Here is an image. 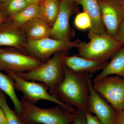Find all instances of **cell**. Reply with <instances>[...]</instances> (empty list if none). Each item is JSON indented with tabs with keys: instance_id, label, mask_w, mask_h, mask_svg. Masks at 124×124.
Listing matches in <instances>:
<instances>
[{
	"instance_id": "obj_1",
	"label": "cell",
	"mask_w": 124,
	"mask_h": 124,
	"mask_svg": "<svg viewBox=\"0 0 124 124\" xmlns=\"http://www.w3.org/2000/svg\"><path fill=\"white\" fill-rule=\"evenodd\" d=\"M63 66L64 77L55 87L54 95L65 104L88 111L89 73H73Z\"/></svg>"
},
{
	"instance_id": "obj_2",
	"label": "cell",
	"mask_w": 124,
	"mask_h": 124,
	"mask_svg": "<svg viewBox=\"0 0 124 124\" xmlns=\"http://www.w3.org/2000/svg\"><path fill=\"white\" fill-rule=\"evenodd\" d=\"M68 54V50L59 51L36 68L27 72L15 73L23 79L45 84L48 88L49 93L54 95L55 87L64 77L62 59Z\"/></svg>"
},
{
	"instance_id": "obj_3",
	"label": "cell",
	"mask_w": 124,
	"mask_h": 124,
	"mask_svg": "<svg viewBox=\"0 0 124 124\" xmlns=\"http://www.w3.org/2000/svg\"><path fill=\"white\" fill-rule=\"evenodd\" d=\"M88 37L89 41H81L77 48L79 56L90 60L108 62L123 46L107 32L98 33L89 30Z\"/></svg>"
},
{
	"instance_id": "obj_4",
	"label": "cell",
	"mask_w": 124,
	"mask_h": 124,
	"mask_svg": "<svg viewBox=\"0 0 124 124\" xmlns=\"http://www.w3.org/2000/svg\"><path fill=\"white\" fill-rule=\"evenodd\" d=\"M21 101L22 113L19 118L24 122L36 124H70L75 118V114L65 110L59 106L43 108L23 99Z\"/></svg>"
},
{
	"instance_id": "obj_5",
	"label": "cell",
	"mask_w": 124,
	"mask_h": 124,
	"mask_svg": "<svg viewBox=\"0 0 124 124\" xmlns=\"http://www.w3.org/2000/svg\"><path fill=\"white\" fill-rule=\"evenodd\" d=\"M6 72L13 80L15 90L22 93L23 99L35 104L39 100H47L57 104L65 110L74 114L76 113L77 110L74 107L65 104L55 95L49 93L48 88L45 84L23 79L12 72Z\"/></svg>"
},
{
	"instance_id": "obj_6",
	"label": "cell",
	"mask_w": 124,
	"mask_h": 124,
	"mask_svg": "<svg viewBox=\"0 0 124 124\" xmlns=\"http://www.w3.org/2000/svg\"><path fill=\"white\" fill-rule=\"evenodd\" d=\"M80 42L78 39L72 41L50 37L37 40L27 41L24 44L23 53L44 62L57 52L77 48Z\"/></svg>"
},
{
	"instance_id": "obj_7",
	"label": "cell",
	"mask_w": 124,
	"mask_h": 124,
	"mask_svg": "<svg viewBox=\"0 0 124 124\" xmlns=\"http://www.w3.org/2000/svg\"><path fill=\"white\" fill-rule=\"evenodd\" d=\"M95 91L104 98L117 112L124 109V78L108 76L93 82Z\"/></svg>"
},
{
	"instance_id": "obj_8",
	"label": "cell",
	"mask_w": 124,
	"mask_h": 124,
	"mask_svg": "<svg viewBox=\"0 0 124 124\" xmlns=\"http://www.w3.org/2000/svg\"><path fill=\"white\" fill-rule=\"evenodd\" d=\"M44 62L19 51L5 49L0 53V70L15 73L27 72L36 68Z\"/></svg>"
},
{
	"instance_id": "obj_9",
	"label": "cell",
	"mask_w": 124,
	"mask_h": 124,
	"mask_svg": "<svg viewBox=\"0 0 124 124\" xmlns=\"http://www.w3.org/2000/svg\"><path fill=\"white\" fill-rule=\"evenodd\" d=\"M78 4L66 0L60 1L57 17L51 28V38L57 39L71 40L75 32L70 27V19L73 14L78 13Z\"/></svg>"
},
{
	"instance_id": "obj_10",
	"label": "cell",
	"mask_w": 124,
	"mask_h": 124,
	"mask_svg": "<svg viewBox=\"0 0 124 124\" xmlns=\"http://www.w3.org/2000/svg\"><path fill=\"white\" fill-rule=\"evenodd\" d=\"M89 83L88 111L94 113L103 124H114L117 112L94 89L93 80L90 74Z\"/></svg>"
},
{
	"instance_id": "obj_11",
	"label": "cell",
	"mask_w": 124,
	"mask_h": 124,
	"mask_svg": "<svg viewBox=\"0 0 124 124\" xmlns=\"http://www.w3.org/2000/svg\"><path fill=\"white\" fill-rule=\"evenodd\" d=\"M98 0L102 22L106 31L114 37L124 17V8L117 1Z\"/></svg>"
},
{
	"instance_id": "obj_12",
	"label": "cell",
	"mask_w": 124,
	"mask_h": 124,
	"mask_svg": "<svg viewBox=\"0 0 124 124\" xmlns=\"http://www.w3.org/2000/svg\"><path fill=\"white\" fill-rule=\"evenodd\" d=\"M27 41L20 28L11 20L7 18L0 23V46L13 47L23 53L24 44Z\"/></svg>"
},
{
	"instance_id": "obj_13",
	"label": "cell",
	"mask_w": 124,
	"mask_h": 124,
	"mask_svg": "<svg viewBox=\"0 0 124 124\" xmlns=\"http://www.w3.org/2000/svg\"><path fill=\"white\" fill-rule=\"evenodd\" d=\"M108 62L94 61L79 55H67L62 59V64L67 69L77 74L94 73L102 70Z\"/></svg>"
},
{
	"instance_id": "obj_14",
	"label": "cell",
	"mask_w": 124,
	"mask_h": 124,
	"mask_svg": "<svg viewBox=\"0 0 124 124\" xmlns=\"http://www.w3.org/2000/svg\"><path fill=\"white\" fill-rule=\"evenodd\" d=\"M20 28L27 41L37 40L50 37L51 27L38 17L29 20Z\"/></svg>"
},
{
	"instance_id": "obj_15",
	"label": "cell",
	"mask_w": 124,
	"mask_h": 124,
	"mask_svg": "<svg viewBox=\"0 0 124 124\" xmlns=\"http://www.w3.org/2000/svg\"><path fill=\"white\" fill-rule=\"evenodd\" d=\"M75 2L82 6L91 18L92 28L90 30L97 33L106 32L102 22L98 0H75Z\"/></svg>"
},
{
	"instance_id": "obj_16",
	"label": "cell",
	"mask_w": 124,
	"mask_h": 124,
	"mask_svg": "<svg viewBox=\"0 0 124 124\" xmlns=\"http://www.w3.org/2000/svg\"><path fill=\"white\" fill-rule=\"evenodd\" d=\"M111 75L124 78V46L113 55L101 72L94 78L93 82Z\"/></svg>"
},
{
	"instance_id": "obj_17",
	"label": "cell",
	"mask_w": 124,
	"mask_h": 124,
	"mask_svg": "<svg viewBox=\"0 0 124 124\" xmlns=\"http://www.w3.org/2000/svg\"><path fill=\"white\" fill-rule=\"evenodd\" d=\"M60 2V0H44L40 3L38 18L44 20L51 28L59 13Z\"/></svg>"
},
{
	"instance_id": "obj_18",
	"label": "cell",
	"mask_w": 124,
	"mask_h": 124,
	"mask_svg": "<svg viewBox=\"0 0 124 124\" xmlns=\"http://www.w3.org/2000/svg\"><path fill=\"white\" fill-rule=\"evenodd\" d=\"M0 90L9 97L14 107V111L19 117L22 113L21 101L18 98L15 93L13 82L11 77L3 74L0 70Z\"/></svg>"
},
{
	"instance_id": "obj_19",
	"label": "cell",
	"mask_w": 124,
	"mask_h": 124,
	"mask_svg": "<svg viewBox=\"0 0 124 124\" xmlns=\"http://www.w3.org/2000/svg\"><path fill=\"white\" fill-rule=\"evenodd\" d=\"M40 4L35 2L30 4L17 13L7 18L17 26L20 28L29 20L38 17L40 12Z\"/></svg>"
},
{
	"instance_id": "obj_20",
	"label": "cell",
	"mask_w": 124,
	"mask_h": 124,
	"mask_svg": "<svg viewBox=\"0 0 124 124\" xmlns=\"http://www.w3.org/2000/svg\"><path fill=\"white\" fill-rule=\"evenodd\" d=\"M3 3V10L0 13L7 18L17 13L30 4L24 0H7Z\"/></svg>"
},
{
	"instance_id": "obj_21",
	"label": "cell",
	"mask_w": 124,
	"mask_h": 124,
	"mask_svg": "<svg viewBox=\"0 0 124 124\" xmlns=\"http://www.w3.org/2000/svg\"><path fill=\"white\" fill-rule=\"evenodd\" d=\"M74 23L77 28L81 31L89 30L92 28L91 18L85 11L77 15L74 19Z\"/></svg>"
},
{
	"instance_id": "obj_22",
	"label": "cell",
	"mask_w": 124,
	"mask_h": 124,
	"mask_svg": "<svg viewBox=\"0 0 124 124\" xmlns=\"http://www.w3.org/2000/svg\"><path fill=\"white\" fill-rule=\"evenodd\" d=\"M70 124H86L85 111L77 109L74 119Z\"/></svg>"
},
{
	"instance_id": "obj_23",
	"label": "cell",
	"mask_w": 124,
	"mask_h": 124,
	"mask_svg": "<svg viewBox=\"0 0 124 124\" xmlns=\"http://www.w3.org/2000/svg\"><path fill=\"white\" fill-rule=\"evenodd\" d=\"M114 38L124 46V17Z\"/></svg>"
},
{
	"instance_id": "obj_24",
	"label": "cell",
	"mask_w": 124,
	"mask_h": 124,
	"mask_svg": "<svg viewBox=\"0 0 124 124\" xmlns=\"http://www.w3.org/2000/svg\"><path fill=\"white\" fill-rule=\"evenodd\" d=\"M86 124H103L95 116L93 115L88 111H85Z\"/></svg>"
},
{
	"instance_id": "obj_25",
	"label": "cell",
	"mask_w": 124,
	"mask_h": 124,
	"mask_svg": "<svg viewBox=\"0 0 124 124\" xmlns=\"http://www.w3.org/2000/svg\"><path fill=\"white\" fill-rule=\"evenodd\" d=\"M114 124H124V109L117 112Z\"/></svg>"
},
{
	"instance_id": "obj_26",
	"label": "cell",
	"mask_w": 124,
	"mask_h": 124,
	"mask_svg": "<svg viewBox=\"0 0 124 124\" xmlns=\"http://www.w3.org/2000/svg\"><path fill=\"white\" fill-rule=\"evenodd\" d=\"M0 124H8L4 112L0 107Z\"/></svg>"
},
{
	"instance_id": "obj_27",
	"label": "cell",
	"mask_w": 124,
	"mask_h": 124,
	"mask_svg": "<svg viewBox=\"0 0 124 124\" xmlns=\"http://www.w3.org/2000/svg\"><path fill=\"white\" fill-rule=\"evenodd\" d=\"M7 18L5 17L2 14L0 13V23H1L7 19Z\"/></svg>"
},
{
	"instance_id": "obj_28",
	"label": "cell",
	"mask_w": 124,
	"mask_h": 124,
	"mask_svg": "<svg viewBox=\"0 0 124 124\" xmlns=\"http://www.w3.org/2000/svg\"><path fill=\"white\" fill-rule=\"evenodd\" d=\"M26 1L27 2L28 4H33V3H35V0H24Z\"/></svg>"
},
{
	"instance_id": "obj_29",
	"label": "cell",
	"mask_w": 124,
	"mask_h": 124,
	"mask_svg": "<svg viewBox=\"0 0 124 124\" xmlns=\"http://www.w3.org/2000/svg\"><path fill=\"white\" fill-rule=\"evenodd\" d=\"M122 7L124 8V0H121L120 1H117Z\"/></svg>"
},
{
	"instance_id": "obj_30",
	"label": "cell",
	"mask_w": 124,
	"mask_h": 124,
	"mask_svg": "<svg viewBox=\"0 0 124 124\" xmlns=\"http://www.w3.org/2000/svg\"><path fill=\"white\" fill-rule=\"evenodd\" d=\"M21 124H32V123H29V122H24L21 120Z\"/></svg>"
},
{
	"instance_id": "obj_31",
	"label": "cell",
	"mask_w": 124,
	"mask_h": 124,
	"mask_svg": "<svg viewBox=\"0 0 124 124\" xmlns=\"http://www.w3.org/2000/svg\"><path fill=\"white\" fill-rule=\"evenodd\" d=\"M43 0H35L36 2H37V3H39V4L41 2H42V1Z\"/></svg>"
},
{
	"instance_id": "obj_32",
	"label": "cell",
	"mask_w": 124,
	"mask_h": 124,
	"mask_svg": "<svg viewBox=\"0 0 124 124\" xmlns=\"http://www.w3.org/2000/svg\"><path fill=\"white\" fill-rule=\"evenodd\" d=\"M109 0L113 1H118L121 0Z\"/></svg>"
},
{
	"instance_id": "obj_33",
	"label": "cell",
	"mask_w": 124,
	"mask_h": 124,
	"mask_svg": "<svg viewBox=\"0 0 124 124\" xmlns=\"http://www.w3.org/2000/svg\"><path fill=\"white\" fill-rule=\"evenodd\" d=\"M60 0L61 1L62 0ZM66 0L69 1H71V2H75V0Z\"/></svg>"
},
{
	"instance_id": "obj_34",
	"label": "cell",
	"mask_w": 124,
	"mask_h": 124,
	"mask_svg": "<svg viewBox=\"0 0 124 124\" xmlns=\"http://www.w3.org/2000/svg\"><path fill=\"white\" fill-rule=\"evenodd\" d=\"M7 0H0V2L3 3V2H5V1Z\"/></svg>"
},
{
	"instance_id": "obj_35",
	"label": "cell",
	"mask_w": 124,
	"mask_h": 124,
	"mask_svg": "<svg viewBox=\"0 0 124 124\" xmlns=\"http://www.w3.org/2000/svg\"><path fill=\"white\" fill-rule=\"evenodd\" d=\"M4 49H3L2 48H0V53H1V52H2V51H3L4 50Z\"/></svg>"
}]
</instances>
